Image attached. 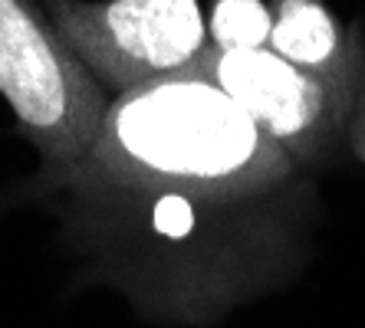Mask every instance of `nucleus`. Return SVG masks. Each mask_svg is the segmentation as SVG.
<instances>
[{
    "label": "nucleus",
    "mask_w": 365,
    "mask_h": 328,
    "mask_svg": "<svg viewBox=\"0 0 365 328\" xmlns=\"http://www.w3.org/2000/svg\"><path fill=\"white\" fill-rule=\"evenodd\" d=\"M197 73L112 95L83 158L40 181L79 279L138 315L211 325L289 282L309 181Z\"/></svg>",
    "instance_id": "nucleus-1"
},
{
    "label": "nucleus",
    "mask_w": 365,
    "mask_h": 328,
    "mask_svg": "<svg viewBox=\"0 0 365 328\" xmlns=\"http://www.w3.org/2000/svg\"><path fill=\"white\" fill-rule=\"evenodd\" d=\"M0 95L40 152V181L83 158L109 109V95L66 50L36 0H0Z\"/></svg>",
    "instance_id": "nucleus-2"
},
{
    "label": "nucleus",
    "mask_w": 365,
    "mask_h": 328,
    "mask_svg": "<svg viewBox=\"0 0 365 328\" xmlns=\"http://www.w3.org/2000/svg\"><path fill=\"white\" fill-rule=\"evenodd\" d=\"M102 92L122 95L195 66L211 50L197 0H40Z\"/></svg>",
    "instance_id": "nucleus-3"
},
{
    "label": "nucleus",
    "mask_w": 365,
    "mask_h": 328,
    "mask_svg": "<svg viewBox=\"0 0 365 328\" xmlns=\"http://www.w3.org/2000/svg\"><path fill=\"white\" fill-rule=\"evenodd\" d=\"M197 76L221 85L273 142L303 168H313L352 122V152L359 118L352 115V83H329L287 63L273 50H207L195 66Z\"/></svg>",
    "instance_id": "nucleus-4"
},
{
    "label": "nucleus",
    "mask_w": 365,
    "mask_h": 328,
    "mask_svg": "<svg viewBox=\"0 0 365 328\" xmlns=\"http://www.w3.org/2000/svg\"><path fill=\"white\" fill-rule=\"evenodd\" d=\"M267 50L329 83H356V50L323 0H273Z\"/></svg>",
    "instance_id": "nucleus-5"
},
{
    "label": "nucleus",
    "mask_w": 365,
    "mask_h": 328,
    "mask_svg": "<svg viewBox=\"0 0 365 328\" xmlns=\"http://www.w3.org/2000/svg\"><path fill=\"white\" fill-rule=\"evenodd\" d=\"M204 20L211 50H260L270 40L273 10L264 0H214Z\"/></svg>",
    "instance_id": "nucleus-6"
}]
</instances>
